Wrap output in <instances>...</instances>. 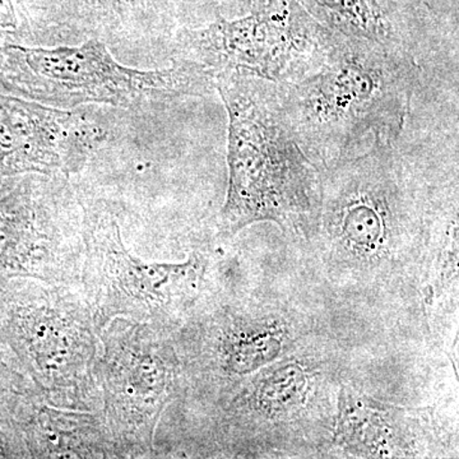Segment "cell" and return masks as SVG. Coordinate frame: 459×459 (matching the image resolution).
Segmentation results:
<instances>
[{"instance_id":"obj_1","label":"cell","mask_w":459,"mask_h":459,"mask_svg":"<svg viewBox=\"0 0 459 459\" xmlns=\"http://www.w3.org/2000/svg\"><path fill=\"white\" fill-rule=\"evenodd\" d=\"M416 74L415 57L337 35L316 74L279 83L281 104L301 150L322 172L397 142Z\"/></svg>"},{"instance_id":"obj_2","label":"cell","mask_w":459,"mask_h":459,"mask_svg":"<svg viewBox=\"0 0 459 459\" xmlns=\"http://www.w3.org/2000/svg\"><path fill=\"white\" fill-rule=\"evenodd\" d=\"M229 117V184L220 212L222 237L273 222L292 237H314L322 172L287 122L279 83L243 71L214 77Z\"/></svg>"},{"instance_id":"obj_3","label":"cell","mask_w":459,"mask_h":459,"mask_svg":"<svg viewBox=\"0 0 459 459\" xmlns=\"http://www.w3.org/2000/svg\"><path fill=\"white\" fill-rule=\"evenodd\" d=\"M0 346L47 403L100 413V329L77 283L0 277Z\"/></svg>"},{"instance_id":"obj_4","label":"cell","mask_w":459,"mask_h":459,"mask_svg":"<svg viewBox=\"0 0 459 459\" xmlns=\"http://www.w3.org/2000/svg\"><path fill=\"white\" fill-rule=\"evenodd\" d=\"M172 62L156 71L129 68L95 39L80 47L0 42V84L23 99L65 110L90 104L140 108L213 89L214 78L204 69Z\"/></svg>"},{"instance_id":"obj_5","label":"cell","mask_w":459,"mask_h":459,"mask_svg":"<svg viewBox=\"0 0 459 459\" xmlns=\"http://www.w3.org/2000/svg\"><path fill=\"white\" fill-rule=\"evenodd\" d=\"M425 212L394 144L322 171L313 238L331 258L373 270L425 237Z\"/></svg>"},{"instance_id":"obj_6","label":"cell","mask_w":459,"mask_h":459,"mask_svg":"<svg viewBox=\"0 0 459 459\" xmlns=\"http://www.w3.org/2000/svg\"><path fill=\"white\" fill-rule=\"evenodd\" d=\"M83 252L78 287L99 329L111 319L178 331L201 298L208 262L192 255L183 263H148L133 255L115 210L96 202L82 210Z\"/></svg>"},{"instance_id":"obj_7","label":"cell","mask_w":459,"mask_h":459,"mask_svg":"<svg viewBox=\"0 0 459 459\" xmlns=\"http://www.w3.org/2000/svg\"><path fill=\"white\" fill-rule=\"evenodd\" d=\"M100 415L113 440L115 457H152L157 427L181 388L174 333L115 318L100 329Z\"/></svg>"},{"instance_id":"obj_8","label":"cell","mask_w":459,"mask_h":459,"mask_svg":"<svg viewBox=\"0 0 459 459\" xmlns=\"http://www.w3.org/2000/svg\"><path fill=\"white\" fill-rule=\"evenodd\" d=\"M337 35L320 25L298 0H268L238 20L219 18L177 36L172 60L216 77L243 71L276 83H294L325 65Z\"/></svg>"},{"instance_id":"obj_9","label":"cell","mask_w":459,"mask_h":459,"mask_svg":"<svg viewBox=\"0 0 459 459\" xmlns=\"http://www.w3.org/2000/svg\"><path fill=\"white\" fill-rule=\"evenodd\" d=\"M291 341V327L277 316H258L232 305L193 309L174 333L179 394H204L220 403L247 377L282 359Z\"/></svg>"},{"instance_id":"obj_10","label":"cell","mask_w":459,"mask_h":459,"mask_svg":"<svg viewBox=\"0 0 459 459\" xmlns=\"http://www.w3.org/2000/svg\"><path fill=\"white\" fill-rule=\"evenodd\" d=\"M82 252V226H65L42 184L23 181L0 198V276L75 285Z\"/></svg>"},{"instance_id":"obj_11","label":"cell","mask_w":459,"mask_h":459,"mask_svg":"<svg viewBox=\"0 0 459 459\" xmlns=\"http://www.w3.org/2000/svg\"><path fill=\"white\" fill-rule=\"evenodd\" d=\"M105 138L81 111L0 95V178L74 174Z\"/></svg>"},{"instance_id":"obj_12","label":"cell","mask_w":459,"mask_h":459,"mask_svg":"<svg viewBox=\"0 0 459 459\" xmlns=\"http://www.w3.org/2000/svg\"><path fill=\"white\" fill-rule=\"evenodd\" d=\"M333 443L344 455L362 458L418 457L424 452V411L382 403L341 386Z\"/></svg>"},{"instance_id":"obj_13","label":"cell","mask_w":459,"mask_h":459,"mask_svg":"<svg viewBox=\"0 0 459 459\" xmlns=\"http://www.w3.org/2000/svg\"><path fill=\"white\" fill-rule=\"evenodd\" d=\"M316 382L312 365L298 359H280L217 403L222 412L220 424L231 430L252 420H291L312 398Z\"/></svg>"},{"instance_id":"obj_14","label":"cell","mask_w":459,"mask_h":459,"mask_svg":"<svg viewBox=\"0 0 459 459\" xmlns=\"http://www.w3.org/2000/svg\"><path fill=\"white\" fill-rule=\"evenodd\" d=\"M27 458H117L104 419L93 411L39 402L22 429Z\"/></svg>"},{"instance_id":"obj_15","label":"cell","mask_w":459,"mask_h":459,"mask_svg":"<svg viewBox=\"0 0 459 459\" xmlns=\"http://www.w3.org/2000/svg\"><path fill=\"white\" fill-rule=\"evenodd\" d=\"M323 27L343 38L373 42L415 57L419 35L389 0H298Z\"/></svg>"},{"instance_id":"obj_16","label":"cell","mask_w":459,"mask_h":459,"mask_svg":"<svg viewBox=\"0 0 459 459\" xmlns=\"http://www.w3.org/2000/svg\"><path fill=\"white\" fill-rule=\"evenodd\" d=\"M434 247L424 286L425 307L431 323L449 316L457 322L458 310V207L452 208L444 225L434 234Z\"/></svg>"},{"instance_id":"obj_17","label":"cell","mask_w":459,"mask_h":459,"mask_svg":"<svg viewBox=\"0 0 459 459\" xmlns=\"http://www.w3.org/2000/svg\"><path fill=\"white\" fill-rule=\"evenodd\" d=\"M41 401L17 361L9 362L0 351V457L27 458L22 429Z\"/></svg>"},{"instance_id":"obj_18","label":"cell","mask_w":459,"mask_h":459,"mask_svg":"<svg viewBox=\"0 0 459 459\" xmlns=\"http://www.w3.org/2000/svg\"><path fill=\"white\" fill-rule=\"evenodd\" d=\"M65 9L74 17L113 18L126 13L137 0H59Z\"/></svg>"},{"instance_id":"obj_19","label":"cell","mask_w":459,"mask_h":459,"mask_svg":"<svg viewBox=\"0 0 459 459\" xmlns=\"http://www.w3.org/2000/svg\"><path fill=\"white\" fill-rule=\"evenodd\" d=\"M22 31V21L14 0H0V42L18 38Z\"/></svg>"}]
</instances>
